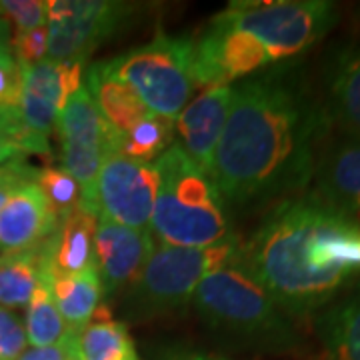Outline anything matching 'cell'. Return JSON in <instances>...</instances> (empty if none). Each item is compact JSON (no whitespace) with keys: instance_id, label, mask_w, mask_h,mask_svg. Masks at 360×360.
<instances>
[{"instance_id":"6da1fadb","label":"cell","mask_w":360,"mask_h":360,"mask_svg":"<svg viewBox=\"0 0 360 360\" xmlns=\"http://www.w3.org/2000/svg\"><path fill=\"white\" fill-rule=\"evenodd\" d=\"M328 132L326 108L292 66L234 84L210 168L224 205L250 208L298 196L312 180Z\"/></svg>"},{"instance_id":"7a4b0ae2","label":"cell","mask_w":360,"mask_h":360,"mask_svg":"<svg viewBox=\"0 0 360 360\" xmlns=\"http://www.w3.org/2000/svg\"><path fill=\"white\" fill-rule=\"evenodd\" d=\"M238 258L290 319L309 316L360 276V226L310 194L292 196L270 210Z\"/></svg>"},{"instance_id":"3957f363","label":"cell","mask_w":360,"mask_h":360,"mask_svg":"<svg viewBox=\"0 0 360 360\" xmlns=\"http://www.w3.org/2000/svg\"><path fill=\"white\" fill-rule=\"evenodd\" d=\"M326 0L232 2L194 42L196 86H232L309 51L333 28Z\"/></svg>"},{"instance_id":"277c9868","label":"cell","mask_w":360,"mask_h":360,"mask_svg":"<svg viewBox=\"0 0 360 360\" xmlns=\"http://www.w3.org/2000/svg\"><path fill=\"white\" fill-rule=\"evenodd\" d=\"M193 304L210 330L246 348L286 354L302 347L295 319L278 307L238 257L206 274Z\"/></svg>"},{"instance_id":"5b68a950","label":"cell","mask_w":360,"mask_h":360,"mask_svg":"<svg viewBox=\"0 0 360 360\" xmlns=\"http://www.w3.org/2000/svg\"><path fill=\"white\" fill-rule=\"evenodd\" d=\"M158 174L150 232L162 245L206 248L229 238L231 219L212 176L174 142L155 160Z\"/></svg>"},{"instance_id":"8992f818","label":"cell","mask_w":360,"mask_h":360,"mask_svg":"<svg viewBox=\"0 0 360 360\" xmlns=\"http://www.w3.org/2000/svg\"><path fill=\"white\" fill-rule=\"evenodd\" d=\"M104 65L139 94L153 115L170 120H176L196 89L194 42L188 37L158 34Z\"/></svg>"},{"instance_id":"52a82bcc","label":"cell","mask_w":360,"mask_h":360,"mask_svg":"<svg viewBox=\"0 0 360 360\" xmlns=\"http://www.w3.org/2000/svg\"><path fill=\"white\" fill-rule=\"evenodd\" d=\"M238 236L206 248H182L158 243L139 278L130 284V314L155 316L184 309L208 272L217 270L240 252Z\"/></svg>"},{"instance_id":"ba28073f","label":"cell","mask_w":360,"mask_h":360,"mask_svg":"<svg viewBox=\"0 0 360 360\" xmlns=\"http://www.w3.org/2000/svg\"><path fill=\"white\" fill-rule=\"evenodd\" d=\"M56 129L63 144V168L78 182L82 206L98 214L96 176L104 160L118 153L120 134L104 120L86 84L75 92L60 108Z\"/></svg>"},{"instance_id":"9c48e42d","label":"cell","mask_w":360,"mask_h":360,"mask_svg":"<svg viewBox=\"0 0 360 360\" xmlns=\"http://www.w3.org/2000/svg\"><path fill=\"white\" fill-rule=\"evenodd\" d=\"M134 13V6L115 0H49L46 30L52 63H80L110 39Z\"/></svg>"},{"instance_id":"30bf717a","label":"cell","mask_w":360,"mask_h":360,"mask_svg":"<svg viewBox=\"0 0 360 360\" xmlns=\"http://www.w3.org/2000/svg\"><path fill=\"white\" fill-rule=\"evenodd\" d=\"M158 174L155 162L115 153L96 176V208L103 219L130 229H150Z\"/></svg>"},{"instance_id":"8fae6325","label":"cell","mask_w":360,"mask_h":360,"mask_svg":"<svg viewBox=\"0 0 360 360\" xmlns=\"http://www.w3.org/2000/svg\"><path fill=\"white\" fill-rule=\"evenodd\" d=\"M310 196L360 226V141L348 134L333 136L322 144Z\"/></svg>"},{"instance_id":"7c38bea8","label":"cell","mask_w":360,"mask_h":360,"mask_svg":"<svg viewBox=\"0 0 360 360\" xmlns=\"http://www.w3.org/2000/svg\"><path fill=\"white\" fill-rule=\"evenodd\" d=\"M150 229H130L108 219H98L94 232V266L104 296L127 288L139 278L155 248Z\"/></svg>"},{"instance_id":"4fadbf2b","label":"cell","mask_w":360,"mask_h":360,"mask_svg":"<svg viewBox=\"0 0 360 360\" xmlns=\"http://www.w3.org/2000/svg\"><path fill=\"white\" fill-rule=\"evenodd\" d=\"M232 86H210L196 94L174 120L180 148L184 155L210 174L226 116L232 104Z\"/></svg>"},{"instance_id":"5bb4252c","label":"cell","mask_w":360,"mask_h":360,"mask_svg":"<svg viewBox=\"0 0 360 360\" xmlns=\"http://www.w3.org/2000/svg\"><path fill=\"white\" fill-rule=\"evenodd\" d=\"M58 224L34 179L20 184L0 208V252L40 246Z\"/></svg>"},{"instance_id":"9a60e30c","label":"cell","mask_w":360,"mask_h":360,"mask_svg":"<svg viewBox=\"0 0 360 360\" xmlns=\"http://www.w3.org/2000/svg\"><path fill=\"white\" fill-rule=\"evenodd\" d=\"M98 214L80 206L58 220L56 229L40 246V264L54 274H78L94 266V232Z\"/></svg>"},{"instance_id":"2e32d148","label":"cell","mask_w":360,"mask_h":360,"mask_svg":"<svg viewBox=\"0 0 360 360\" xmlns=\"http://www.w3.org/2000/svg\"><path fill=\"white\" fill-rule=\"evenodd\" d=\"M22 92L18 112L28 132L49 142L52 130L56 129L58 112L65 104L60 65L42 60L37 65L22 66Z\"/></svg>"},{"instance_id":"e0dca14e","label":"cell","mask_w":360,"mask_h":360,"mask_svg":"<svg viewBox=\"0 0 360 360\" xmlns=\"http://www.w3.org/2000/svg\"><path fill=\"white\" fill-rule=\"evenodd\" d=\"M40 274L46 278L56 309L60 312L66 328L78 335L89 326L103 302L104 292L96 266L78 274H54L40 264Z\"/></svg>"},{"instance_id":"ac0fdd59","label":"cell","mask_w":360,"mask_h":360,"mask_svg":"<svg viewBox=\"0 0 360 360\" xmlns=\"http://www.w3.org/2000/svg\"><path fill=\"white\" fill-rule=\"evenodd\" d=\"M326 116L342 134L360 141V46L342 49L328 70Z\"/></svg>"},{"instance_id":"d6986e66","label":"cell","mask_w":360,"mask_h":360,"mask_svg":"<svg viewBox=\"0 0 360 360\" xmlns=\"http://www.w3.org/2000/svg\"><path fill=\"white\" fill-rule=\"evenodd\" d=\"M86 89L94 104L98 106L104 120L118 132L124 134L150 110L142 104L139 94L127 82L108 72L104 63H96L86 70Z\"/></svg>"},{"instance_id":"ffe728a7","label":"cell","mask_w":360,"mask_h":360,"mask_svg":"<svg viewBox=\"0 0 360 360\" xmlns=\"http://www.w3.org/2000/svg\"><path fill=\"white\" fill-rule=\"evenodd\" d=\"M322 360H360V288L316 316Z\"/></svg>"},{"instance_id":"44dd1931","label":"cell","mask_w":360,"mask_h":360,"mask_svg":"<svg viewBox=\"0 0 360 360\" xmlns=\"http://www.w3.org/2000/svg\"><path fill=\"white\" fill-rule=\"evenodd\" d=\"M75 347L82 360H141L129 328L112 321L104 307H98L92 322L78 333Z\"/></svg>"},{"instance_id":"7402d4cb","label":"cell","mask_w":360,"mask_h":360,"mask_svg":"<svg viewBox=\"0 0 360 360\" xmlns=\"http://www.w3.org/2000/svg\"><path fill=\"white\" fill-rule=\"evenodd\" d=\"M40 246L0 255V307L2 309L14 310L28 304L40 281Z\"/></svg>"},{"instance_id":"603a6c76","label":"cell","mask_w":360,"mask_h":360,"mask_svg":"<svg viewBox=\"0 0 360 360\" xmlns=\"http://www.w3.org/2000/svg\"><path fill=\"white\" fill-rule=\"evenodd\" d=\"M25 333L26 342L34 348L58 345L72 335L66 328L65 321L56 309V302L52 298L49 283L42 274H40L39 284L26 304Z\"/></svg>"},{"instance_id":"cb8c5ba5","label":"cell","mask_w":360,"mask_h":360,"mask_svg":"<svg viewBox=\"0 0 360 360\" xmlns=\"http://www.w3.org/2000/svg\"><path fill=\"white\" fill-rule=\"evenodd\" d=\"M174 120L148 112L132 129L120 134L118 153L142 162H155L174 144Z\"/></svg>"},{"instance_id":"d4e9b609","label":"cell","mask_w":360,"mask_h":360,"mask_svg":"<svg viewBox=\"0 0 360 360\" xmlns=\"http://www.w3.org/2000/svg\"><path fill=\"white\" fill-rule=\"evenodd\" d=\"M51 144L28 132L18 110H0V165L25 160L26 155H49Z\"/></svg>"},{"instance_id":"484cf974","label":"cell","mask_w":360,"mask_h":360,"mask_svg":"<svg viewBox=\"0 0 360 360\" xmlns=\"http://www.w3.org/2000/svg\"><path fill=\"white\" fill-rule=\"evenodd\" d=\"M34 182L44 194L46 202L54 212V217L60 220L75 212L82 206V193L75 176L65 168L44 167L37 168Z\"/></svg>"},{"instance_id":"4316f807","label":"cell","mask_w":360,"mask_h":360,"mask_svg":"<svg viewBox=\"0 0 360 360\" xmlns=\"http://www.w3.org/2000/svg\"><path fill=\"white\" fill-rule=\"evenodd\" d=\"M0 18L16 26V32L46 26V2L42 0H0Z\"/></svg>"},{"instance_id":"83f0119b","label":"cell","mask_w":360,"mask_h":360,"mask_svg":"<svg viewBox=\"0 0 360 360\" xmlns=\"http://www.w3.org/2000/svg\"><path fill=\"white\" fill-rule=\"evenodd\" d=\"M26 345L25 321L14 310L0 307V360H18Z\"/></svg>"},{"instance_id":"f1b7e54d","label":"cell","mask_w":360,"mask_h":360,"mask_svg":"<svg viewBox=\"0 0 360 360\" xmlns=\"http://www.w3.org/2000/svg\"><path fill=\"white\" fill-rule=\"evenodd\" d=\"M11 44H13L14 58H16L18 65H37V63L46 60L49 30H46V26H40V28L26 30V32H16Z\"/></svg>"},{"instance_id":"f546056e","label":"cell","mask_w":360,"mask_h":360,"mask_svg":"<svg viewBox=\"0 0 360 360\" xmlns=\"http://www.w3.org/2000/svg\"><path fill=\"white\" fill-rule=\"evenodd\" d=\"M22 92V68L13 52L0 56V110H18Z\"/></svg>"},{"instance_id":"4dcf8cb0","label":"cell","mask_w":360,"mask_h":360,"mask_svg":"<svg viewBox=\"0 0 360 360\" xmlns=\"http://www.w3.org/2000/svg\"><path fill=\"white\" fill-rule=\"evenodd\" d=\"M34 174H37V168L30 167L25 160H13L6 165H0V208L20 184L34 179Z\"/></svg>"},{"instance_id":"1f68e13d","label":"cell","mask_w":360,"mask_h":360,"mask_svg":"<svg viewBox=\"0 0 360 360\" xmlns=\"http://www.w3.org/2000/svg\"><path fill=\"white\" fill-rule=\"evenodd\" d=\"M75 336L70 335L66 340L52 345V347L26 348L25 352L18 356V360H70L72 356V347H75Z\"/></svg>"},{"instance_id":"d6a6232c","label":"cell","mask_w":360,"mask_h":360,"mask_svg":"<svg viewBox=\"0 0 360 360\" xmlns=\"http://www.w3.org/2000/svg\"><path fill=\"white\" fill-rule=\"evenodd\" d=\"M160 360H231L217 352H206V350H198V348H170L167 350Z\"/></svg>"},{"instance_id":"836d02e7","label":"cell","mask_w":360,"mask_h":360,"mask_svg":"<svg viewBox=\"0 0 360 360\" xmlns=\"http://www.w3.org/2000/svg\"><path fill=\"white\" fill-rule=\"evenodd\" d=\"M13 34H11V25L0 18V56L13 52Z\"/></svg>"},{"instance_id":"e575fe53","label":"cell","mask_w":360,"mask_h":360,"mask_svg":"<svg viewBox=\"0 0 360 360\" xmlns=\"http://www.w3.org/2000/svg\"><path fill=\"white\" fill-rule=\"evenodd\" d=\"M75 340H77V336H75ZM70 360H82V359H80V356H78L77 347H72V356H70Z\"/></svg>"}]
</instances>
